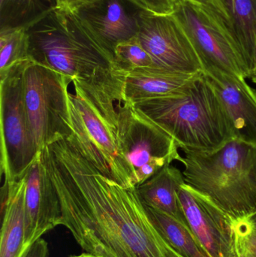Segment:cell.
<instances>
[{
  "label": "cell",
  "instance_id": "21",
  "mask_svg": "<svg viewBox=\"0 0 256 257\" xmlns=\"http://www.w3.org/2000/svg\"><path fill=\"white\" fill-rule=\"evenodd\" d=\"M32 60L27 30H13L0 34V75L21 62Z\"/></svg>",
  "mask_w": 256,
  "mask_h": 257
},
{
  "label": "cell",
  "instance_id": "4",
  "mask_svg": "<svg viewBox=\"0 0 256 257\" xmlns=\"http://www.w3.org/2000/svg\"><path fill=\"white\" fill-rule=\"evenodd\" d=\"M36 63L66 76L98 84L118 81L114 59L84 27L75 12L57 9L27 30Z\"/></svg>",
  "mask_w": 256,
  "mask_h": 257
},
{
  "label": "cell",
  "instance_id": "15",
  "mask_svg": "<svg viewBox=\"0 0 256 257\" xmlns=\"http://www.w3.org/2000/svg\"><path fill=\"white\" fill-rule=\"evenodd\" d=\"M207 6L229 33L250 78L256 48V0H212Z\"/></svg>",
  "mask_w": 256,
  "mask_h": 257
},
{
  "label": "cell",
  "instance_id": "12",
  "mask_svg": "<svg viewBox=\"0 0 256 257\" xmlns=\"http://www.w3.org/2000/svg\"><path fill=\"white\" fill-rule=\"evenodd\" d=\"M25 177L27 249L45 232L62 225L63 213L60 198L48 172L42 150L27 171Z\"/></svg>",
  "mask_w": 256,
  "mask_h": 257
},
{
  "label": "cell",
  "instance_id": "23",
  "mask_svg": "<svg viewBox=\"0 0 256 257\" xmlns=\"http://www.w3.org/2000/svg\"><path fill=\"white\" fill-rule=\"evenodd\" d=\"M237 257H256V220L253 217L234 220Z\"/></svg>",
  "mask_w": 256,
  "mask_h": 257
},
{
  "label": "cell",
  "instance_id": "14",
  "mask_svg": "<svg viewBox=\"0 0 256 257\" xmlns=\"http://www.w3.org/2000/svg\"><path fill=\"white\" fill-rule=\"evenodd\" d=\"M204 74L226 111L233 139L256 146L255 90L245 78L219 72Z\"/></svg>",
  "mask_w": 256,
  "mask_h": 257
},
{
  "label": "cell",
  "instance_id": "9",
  "mask_svg": "<svg viewBox=\"0 0 256 257\" xmlns=\"http://www.w3.org/2000/svg\"><path fill=\"white\" fill-rule=\"evenodd\" d=\"M172 15L186 32L204 73L248 78L235 44L210 7L180 0Z\"/></svg>",
  "mask_w": 256,
  "mask_h": 257
},
{
  "label": "cell",
  "instance_id": "3",
  "mask_svg": "<svg viewBox=\"0 0 256 257\" xmlns=\"http://www.w3.org/2000/svg\"><path fill=\"white\" fill-rule=\"evenodd\" d=\"M132 104L165 130L183 151L211 152L233 139L226 111L203 72L174 94Z\"/></svg>",
  "mask_w": 256,
  "mask_h": 257
},
{
  "label": "cell",
  "instance_id": "26",
  "mask_svg": "<svg viewBox=\"0 0 256 257\" xmlns=\"http://www.w3.org/2000/svg\"><path fill=\"white\" fill-rule=\"evenodd\" d=\"M94 1L96 0H56V4H57V9L70 11V12H77L83 6Z\"/></svg>",
  "mask_w": 256,
  "mask_h": 257
},
{
  "label": "cell",
  "instance_id": "19",
  "mask_svg": "<svg viewBox=\"0 0 256 257\" xmlns=\"http://www.w3.org/2000/svg\"><path fill=\"white\" fill-rule=\"evenodd\" d=\"M56 8V0H0V34L29 30Z\"/></svg>",
  "mask_w": 256,
  "mask_h": 257
},
{
  "label": "cell",
  "instance_id": "18",
  "mask_svg": "<svg viewBox=\"0 0 256 257\" xmlns=\"http://www.w3.org/2000/svg\"><path fill=\"white\" fill-rule=\"evenodd\" d=\"M185 184L183 172L168 165L137 186L136 190L146 206L162 211L188 225L178 198V190Z\"/></svg>",
  "mask_w": 256,
  "mask_h": 257
},
{
  "label": "cell",
  "instance_id": "2",
  "mask_svg": "<svg viewBox=\"0 0 256 257\" xmlns=\"http://www.w3.org/2000/svg\"><path fill=\"white\" fill-rule=\"evenodd\" d=\"M69 93L72 134L67 138L102 175L125 188L137 187L135 174L119 145L118 112L123 82L98 84L72 79Z\"/></svg>",
  "mask_w": 256,
  "mask_h": 257
},
{
  "label": "cell",
  "instance_id": "10",
  "mask_svg": "<svg viewBox=\"0 0 256 257\" xmlns=\"http://www.w3.org/2000/svg\"><path fill=\"white\" fill-rule=\"evenodd\" d=\"M138 38L151 57L152 68L189 75L203 72L190 40L174 15L141 11Z\"/></svg>",
  "mask_w": 256,
  "mask_h": 257
},
{
  "label": "cell",
  "instance_id": "28",
  "mask_svg": "<svg viewBox=\"0 0 256 257\" xmlns=\"http://www.w3.org/2000/svg\"><path fill=\"white\" fill-rule=\"evenodd\" d=\"M190 1L198 3V4L204 5V6H210L212 0H190Z\"/></svg>",
  "mask_w": 256,
  "mask_h": 257
},
{
  "label": "cell",
  "instance_id": "30",
  "mask_svg": "<svg viewBox=\"0 0 256 257\" xmlns=\"http://www.w3.org/2000/svg\"><path fill=\"white\" fill-rule=\"evenodd\" d=\"M252 217H253V218L255 219V220H256V214H255V215L252 216Z\"/></svg>",
  "mask_w": 256,
  "mask_h": 257
},
{
  "label": "cell",
  "instance_id": "25",
  "mask_svg": "<svg viewBox=\"0 0 256 257\" xmlns=\"http://www.w3.org/2000/svg\"><path fill=\"white\" fill-rule=\"evenodd\" d=\"M48 244L43 238H39L30 247L26 249L21 257H48Z\"/></svg>",
  "mask_w": 256,
  "mask_h": 257
},
{
  "label": "cell",
  "instance_id": "5",
  "mask_svg": "<svg viewBox=\"0 0 256 257\" xmlns=\"http://www.w3.org/2000/svg\"><path fill=\"white\" fill-rule=\"evenodd\" d=\"M185 183L233 220L256 214V146L231 139L211 152L183 151Z\"/></svg>",
  "mask_w": 256,
  "mask_h": 257
},
{
  "label": "cell",
  "instance_id": "29",
  "mask_svg": "<svg viewBox=\"0 0 256 257\" xmlns=\"http://www.w3.org/2000/svg\"><path fill=\"white\" fill-rule=\"evenodd\" d=\"M71 257H96L94 256H93V255L89 254V253H81V254L80 255H76V256H72Z\"/></svg>",
  "mask_w": 256,
  "mask_h": 257
},
{
  "label": "cell",
  "instance_id": "6",
  "mask_svg": "<svg viewBox=\"0 0 256 257\" xmlns=\"http://www.w3.org/2000/svg\"><path fill=\"white\" fill-rule=\"evenodd\" d=\"M72 79L33 60L23 73V89L30 128L39 151L72 134L69 85Z\"/></svg>",
  "mask_w": 256,
  "mask_h": 257
},
{
  "label": "cell",
  "instance_id": "1",
  "mask_svg": "<svg viewBox=\"0 0 256 257\" xmlns=\"http://www.w3.org/2000/svg\"><path fill=\"white\" fill-rule=\"evenodd\" d=\"M66 226L96 257H183L156 229L135 188L102 175L63 139L42 150Z\"/></svg>",
  "mask_w": 256,
  "mask_h": 257
},
{
  "label": "cell",
  "instance_id": "22",
  "mask_svg": "<svg viewBox=\"0 0 256 257\" xmlns=\"http://www.w3.org/2000/svg\"><path fill=\"white\" fill-rule=\"evenodd\" d=\"M114 58L115 72L152 67L153 64L151 57L143 47L138 36L117 45Z\"/></svg>",
  "mask_w": 256,
  "mask_h": 257
},
{
  "label": "cell",
  "instance_id": "11",
  "mask_svg": "<svg viewBox=\"0 0 256 257\" xmlns=\"http://www.w3.org/2000/svg\"><path fill=\"white\" fill-rule=\"evenodd\" d=\"M178 198L186 223L210 257H237L234 220L209 198L183 184Z\"/></svg>",
  "mask_w": 256,
  "mask_h": 257
},
{
  "label": "cell",
  "instance_id": "17",
  "mask_svg": "<svg viewBox=\"0 0 256 257\" xmlns=\"http://www.w3.org/2000/svg\"><path fill=\"white\" fill-rule=\"evenodd\" d=\"M116 72L123 78L122 101L130 103L174 94L196 75L175 73L152 67Z\"/></svg>",
  "mask_w": 256,
  "mask_h": 257
},
{
  "label": "cell",
  "instance_id": "16",
  "mask_svg": "<svg viewBox=\"0 0 256 257\" xmlns=\"http://www.w3.org/2000/svg\"><path fill=\"white\" fill-rule=\"evenodd\" d=\"M26 190L25 175L2 187L0 257H21L25 251Z\"/></svg>",
  "mask_w": 256,
  "mask_h": 257
},
{
  "label": "cell",
  "instance_id": "24",
  "mask_svg": "<svg viewBox=\"0 0 256 257\" xmlns=\"http://www.w3.org/2000/svg\"><path fill=\"white\" fill-rule=\"evenodd\" d=\"M141 10L156 15H172L180 0H129Z\"/></svg>",
  "mask_w": 256,
  "mask_h": 257
},
{
  "label": "cell",
  "instance_id": "13",
  "mask_svg": "<svg viewBox=\"0 0 256 257\" xmlns=\"http://www.w3.org/2000/svg\"><path fill=\"white\" fill-rule=\"evenodd\" d=\"M141 11L129 0H96L75 12L99 45L114 57L117 45L138 36Z\"/></svg>",
  "mask_w": 256,
  "mask_h": 257
},
{
  "label": "cell",
  "instance_id": "7",
  "mask_svg": "<svg viewBox=\"0 0 256 257\" xmlns=\"http://www.w3.org/2000/svg\"><path fill=\"white\" fill-rule=\"evenodd\" d=\"M27 61L0 75L1 175L7 184L21 179L40 152L24 103L23 73Z\"/></svg>",
  "mask_w": 256,
  "mask_h": 257
},
{
  "label": "cell",
  "instance_id": "20",
  "mask_svg": "<svg viewBox=\"0 0 256 257\" xmlns=\"http://www.w3.org/2000/svg\"><path fill=\"white\" fill-rule=\"evenodd\" d=\"M144 207L156 229L178 254L183 257H210L188 225L162 211Z\"/></svg>",
  "mask_w": 256,
  "mask_h": 257
},
{
  "label": "cell",
  "instance_id": "8",
  "mask_svg": "<svg viewBox=\"0 0 256 257\" xmlns=\"http://www.w3.org/2000/svg\"><path fill=\"white\" fill-rule=\"evenodd\" d=\"M119 145L130 163L137 186L174 160L180 162L179 145L165 130L127 102L117 103Z\"/></svg>",
  "mask_w": 256,
  "mask_h": 257
},
{
  "label": "cell",
  "instance_id": "27",
  "mask_svg": "<svg viewBox=\"0 0 256 257\" xmlns=\"http://www.w3.org/2000/svg\"><path fill=\"white\" fill-rule=\"evenodd\" d=\"M250 78L252 79V82L255 83L256 84V48L255 52V59H254L253 71H252V75H251Z\"/></svg>",
  "mask_w": 256,
  "mask_h": 257
}]
</instances>
